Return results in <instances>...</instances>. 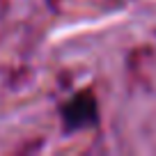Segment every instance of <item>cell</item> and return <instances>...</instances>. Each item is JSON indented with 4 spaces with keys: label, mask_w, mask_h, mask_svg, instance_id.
I'll return each instance as SVG.
<instances>
[{
    "label": "cell",
    "mask_w": 156,
    "mask_h": 156,
    "mask_svg": "<svg viewBox=\"0 0 156 156\" xmlns=\"http://www.w3.org/2000/svg\"><path fill=\"white\" fill-rule=\"evenodd\" d=\"M64 131H85L99 122V106L97 99L90 92H78L60 108Z\"/></svg>",
    "instance_id": "obj_1"
}]
</instances>
